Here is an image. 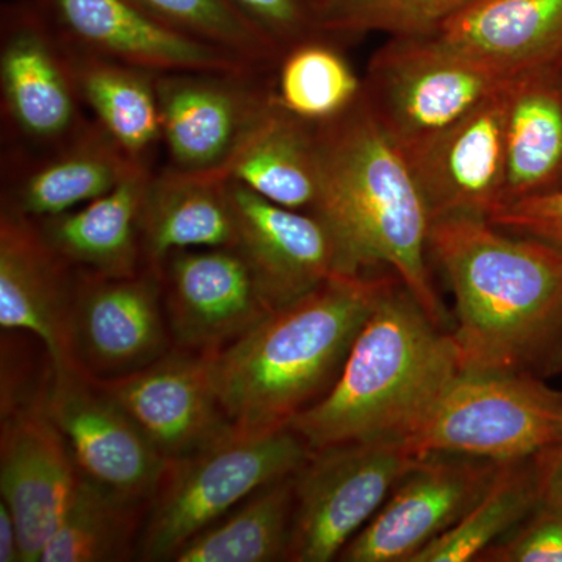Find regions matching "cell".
I'll return each instance as SVG.
<instances>
[{
    "label": "cell",
    "mask_w": 562,
    "mask_h": 562,
    "mask_svg": "<svg viewBox=\"0 0 562 562\" xmlns=\"http://www.w3.org/2000/svg\"><path fill=\"white\" fill-rule=\"evenodd\" d=\"M428 251L452 288L461 373L562 372V250L462 216L432 222Z\"/></svg>",
    "instance_id": "cell-1"
},
{
    "label": "cell",
    "mask_w": 562,
    "mask_h": 562,
    "mask_svg": "<svg viewBox=\"0 0 562 562\" xmlns=\"http://www.w3.org/2000/svg\"><path fill=\"white\" fill-rule=\"evenodd\" d=\"M319 198L312 213L330 228L347 276L394 272L439 327L450 314L428 268L431 216L403 151L364 98L335 120L314 124Z\"/></svg>",
    "instance_id": "cell-2"
},
{
    "label": "cell",
    "mask_w": 562,
    "mask_h": 562,
    "mask_svg": "<svg viewBox=\"0 0 562 562\" xmlns=\"http://www.w3.org/2000/svg\"><path fill=\"white\" fill-rule=\"evenodd\" d=\"M394 276L333 277L211 353L214 386L236 430L288 427L319 402L338 380L355 339Z\"/></svg>",
    "instance_id": "cell-3"
},
{
    "label": "cell",
    "mask_w": 562,
    "mask_h": 562,
    "mask_svg": "<svg viewBox=\"0 0 562 562\" xmlns=\"http://www.w3.org/2000/svg\"><path fill=\"white\" fill-rule=\"evenodd\" d=\"M461 375L452 331L392 277L330 391L288 427L317 452L362 441L406 442Z\"/></svg>",
    "instance_id": "cell-4"
},
{
    "label": "cell",
    "mask_w": 562,
    "mask_h": 562,
    "mask_svg": "<svg viewBox=\"0 0 562 562\" xmlns=\"http://www.w3.org/2000/svg\"><path fill=\"white\" fill-rule=\"evenodd\" d=\"M313 450L291 427L235 430L187 460L171 462L150 501L138 560L173 561L199 532L261 487L294 475Z\"/></svg>",
    "instance_id": "cell-5"
},
{
    "label": "cell",
    "mask_w": 562,
    "mask_h": 562,
    "mask_svg": "<svg viewBox=\"0 0 562 562\" xmlns=\"http://www.w3.org/2000/svg\"><path fill=\"white\" fill-rule=\"evenodd\" d=\"M561 441L562 391L524 373H461L405 446L417 458L508 462Z\"/></svg>",
    "instance_id": "cell-6"
},
{
    "label": "cell",
    "mask_w": 562,
    "mask_h": 562,
    "mask_svg": "<svg viewBox=\"0 0 562 562\" xmlns=\"http://www.w3.org/2000/svg\"><path fill=\"white\" fill-rule=\"evenodd\" d=\"M513 77L487 68L435 35L390 36L362 76V98L402 151L464 117Z\"/></svg>",
    "instance_id": "cell-7"
},
{
    "label": "cell",
    "mask_w": 562,
    "mask_h": 562,
    "mask_svg": "<svg viewBox=\"0 0 562 562\" xmlns=\"http://www.w3.org/2000/svg\"><path fill=\"white\" fill-rule=\"evenodd\" d=\"M2 151L43 154L88 131L69 47L36 0L0 10Z\"/></svg>",
    "instance_id": "cell-8"
},
{
    "label": "cell",
    "mask_w": 562,
    "mask_h": 562,
    "mask_svg": "<svg viewBox=\"0 0 562 562\" xmlns=\"http://www.w3.org/2000/svg\"><path fill=\"white\" fill-rule=\"evenodd\" d=\"M166 165L228 180L235 161L279 105L276 69L188 70L157 76Z\"/></svg>",
    "instance_id": "cell-9"
},
{
    "label": "cell",
    "mask_w": 562,
    "mask_h": 562,
    "mask_svg": "<svg viewBox=\"0 0 562 562\" xmlns=\"http://www.w3.org/2000/svg\"><path fill=\"white\" fill-rule=\"evenodd\" d=\"M419 460L402 441L349 442L313 452L294 475L288 561L338 560Z\"/></svg>",
    "instance_id": "cell-10"
},
{
    "label": "cell",
    "mask_w": 562,
    "mask_h": 562,
    "mask_svg": "<svg viewBox=\"0 0 562 562\" xmlns=\"http://www.w3.org/2000/svg\"><path fill=\"white\" fill-rule=\"evenodd\" d=\"M172 347L158 269L146 266L127 277L79 271L63 366L92 382H110L147 368Z\"/></svg>",
    "instance_id": "cell-11"
},
{
    "label": "cell",
    "mask_w": 562,
    "mask_h": 562,
    "mask_svg": "<svg viewBox=\"0 0 562 562\" xmlns=\"http://www.w3.org/2000/svg\"><path fill=\"white\" fill-rule=\"evenodd\" d=\"M44 405L83 479L125 501L150 503L171 462L110 395L74 369L52 364Z\"/></svg>",
    "instance_id": "cell-12"
},
{
    "label": "cell",
    "mask_w": 562,
    "mask_h": 562,
    "mask_svg": "<svg viewBox=\"0 0 562 562\" xmlns=\"http://www.w3.org/2000/svg\"><path fill=\"white\" fill-rule=\"evenodd\" d=\"M501 462L462 454L420 458L371 522L339 554L346 562H409L487 491Z\"/></svg>",
    "instance_id": "cell-13"
},
{
    "label": "cell",
    "mask_w": 562,
    "mask_h": 562,
    "mask_svg": "<svg viewBox=\"0 0 562 562\" xmlns=\"http://www.w3.org/2000/svg\"><path fill=\"white\" fill-rule=\"evenodd\" d=\"M94 383L169 462L194 457L236 430L214 386L211 353L172 347L138 372Z\"/></svg>",
    "instance_id": "cell-14"
},
{
    "label": "cell",
    "mask_w": 562,
    "mask_h": 562,
    "mask_svg": "<svg viewBox=\"0 0 562 562\" xmlns=\"http://www.w3.org/2000/svg\"><path fill=\"white\" fill-rule=\"evenodd\" d=\"M158 271L173 347L216 353L272 313L236 247L173 251Z\"/></svg>",
    "instance_id": "cell-15"
},
{
    "label": "cell",
    "mask_w": 562,
    "mask_h": 562,
    "mask_svg": "<svg viewBox=\"0 0 562 562\" xmlns=\"http://www.w3.org/2000/svg\"><path fill=\"white\" fill-rule=\"evenodd\" d=\"M509 81L446 131L416 149L403 151L431 222L462 216L487 220L501 205Z\"/></svg>",
    "instance_id": "cell-16"
},
{
    "label": "cell",
    "mask_w": 562,
    "mask_h": 562,
    "mask_svg": "<svg viewBox=\"0 0 562 562\" xmlns=\"http://www.w3.org/2000/svg\"><path fill=\"white\" fill-rule=\"evenodd\" d=\"M74 49L155 74L271 69L161 24L128 0H36Z\"/></svg>",
    "instance_id": "cell-17"
},
{
    "label": "cell",
    "mask_w": 562,
    "mask_h": 562,
    "mask_svg": "<svg viewBox=\"0 0 562 562\" xmlns=\"http://www.w3.org/2000/svg\"><path fill=\"white\" fill-rule=\"evenodd\" d=\"M227 188L238 232L236 249L272 312L333 277L347 276L338 243L317 214L284 209L233 179Z\"/></svg>",
    "instance_id": "cell-18"
},
{
    "label": "cell",
    "mask_w": 562,
    "mask_h": 562,
    "mask_svg": "<svg viewBox=\"0 0 562 562\" xmlns=\"http://www.w3.org/2000/svg\"><path fill=\"white\" fill-rule=\"evenodd\" d=\"M44 397L0 412V492L16 520L22 562H40L79 479Z\"/></svg>",
    "instance_id": "cell-19"
},
{
    "label": "cell",
    "mask_w": 562,
    "mask_h": 562,
    "mask_svg": "<svg viewBox=\"0 0 562 562\" xmlns=\"http://www.w3.org/2000/svg\"><path fill=\"white\" fill-rule=\"evenodd\" d=\"M0 211L40 221L101 198L135 172L98 124L76 139L43 154L2 151Z\"/></svg>",
    "instance_id": "cell-20"
},
{
    "label": "cell",
    "mask_w": 562,
    "mask_h": 562,
    "mask_svg": "<svg viewBox=\"0 0 562 562\" xmlns=\"http://www.w3.org/2000/svg\"><path fill=\"white\" fill-rule=\"evenodd\" d=\"M79 271L41 235L35 222L0 211V327L32 335L65 364V333Z\"/></svg>",
    "instance_id": "cell-21"
},
{
    "label": "cell",
    "mask_w": 562,
    "mask_h": 562,
    "mask_svg": "<svg viewBox=\"0 0 562 562\" xmlns=\"http://www.w3.org/2000/svg\"><path fill=\"white\" fill-rule=\"evenodd\" d=\"M431 35L514 77L562 58V0H472Z\"/></svg>",
    "instance_id": "cell-22"
},
{
    "label": "cell",
    "mask_w": 562,
    "mask_h": 562,
    "mask_svg": "<svg viewBox=\"0 0 562 562\" xmlns=\"http://www.w3.org/2000/svg\"><path fill=\"white\" fill-rule=\"evenodd\" d=\"M154 172H135L79 209L33 222L52 249L77 271L135 276L146 268L140 210Z\"/></svg>",
    "instance_id": "cell-23"
},
{
    "label": "cell",
    "mask_w": 562,
    "mask_h": 562,
    "mask_svg": "<svg viewBox=\"0 0 562 562\" xmlns=\"http://www.w3.org/2000/svg\"><path fill=\"white\" fill-rule=\"evenodd\" d=\"M505 133L501 205L562 187V58L513 77Z\"/></svg>",
    "instance_id": "cell-24"
},
{
    "label": "cell",
    "mask_w": 562,
    "mask_h": 562,
    "mask_svg": "<svg viewBox=\"0 0 562 562\" xmlns=\"http://www.w3.org/2000/svg\"><path fill=\"white\" fill-rule=\"evenodd\" d=\"M227 181L183 176L168 168L151 173L140 210L146 266L160 268L173 251L236 247L238 232Z\"/></svg>",
    "instance_id": "cell-25"
},
{
    "label": "cell",
    "mask_w": 562,
    "mask_h": 562,
    "mask_svg": "<svg viewBox=\"0 0 562 562\" xmlns=\"http://www.w3.org/2000/svg\"><path fill=\"white\" fill-rule=\"evenodd\" d=\"M68 47L80 98L92 121L133 165L157 171L162 150L158 74Z\"/></svg>",
    "instance_id": "cell-26"
},
{
    "label": "cell",
    "mask_w": 562,
    "mask_h": 562,
    "mask_svg": "<svg viewBox=\"0 0 562 562\" xmlns=\"http://www.w3.org/2000/svg\"><path fill=\"white\" fill-rule=\"evenodd\" d=\"M231 179L284 209L313 211L321 181L314 124L279 102L233 165Z\"/></svg>",
    "instance_id": "cell-27"
},
{
    "label": "cell",
    "mask_w": 562,
    "mask_h": 562,
    "mask_svg": "<svg viewBox=\"0 0 562 562\" xmlns=\"http://www.w3.org/2000/svg\"><path fill=\"white\" fill-rule=\"evenodd\" d=\"M294 475L254 492L194 536L173 562L288 561L294 524Z\"/></svg>",
    "instance_id": "cell-28"
},
{
    "label": "cell",
    "mask_w": 562,
    "mask_h": 562,
    "mask_svg": "<svg viewBox=\"0 0 562 562\" xmlns=\"http://www.w3.org/2000/svg\"><path fill=\"white\" fill-rule=\"evenodd\" d=\"M149 505L110 494L79 473L61 522L40 562L138 560L140 531Z\"/></svg>",
    "instance_id": "cell-29"
},
{
    "label": "cell",
    "mask_w": 562,
    "mask_h": 562,
    "mask_svg": "<svg viewBox=\"0 0 562 562\" xmlns=\"http://www.w3.org/2000/svg\"><path fill=\"white\" fill-rule=\"evenodd\" d=\"M539 506L535 457L501 462L482 498L409 562L476 561Z\"/></svg>",
    "instance_id": "cell-30"
},
{
    "label": "cell",
    "mask_w": 562,
    "mask_h": 562,
    "mask_svg": "<svg viewBox=\"0 0 562 562\" xmlns=\"http://www.w3.org/2000/svg\"><path fill=\"white\" fill-rule=\"evenodd\" d=\"M276 92L292 116L322 124L355 105L362 94V77L344 54L341 41L321 36L297 44L280 58Z\"/></svg>",
    "instance_id": "cell-31"
},
{
    "label": "cell",
    "mask_w": 562,
    "mask_h": 562,
    "mask_svg": "<svg viewBox=\"0 0 562 562\" xmlns=\"http://www.w3.org/2000/svg\"><path fill=\"white\" fill-rule=\"evenodd\" d=\"M173 31L277 69L280 55L232 0H128Z\"/></svg>",
    "instance_id": "cell-32"
},
{
    "label": "cell",
    "mask_w": 562,
    "mask_h": 562,
    "mask_svg": "<svg viewBox=\"0 0 562 562\" xmlns=\"http://www.w3.org/2000/svg\"><path fill=\"white\" fill-rule=\"evenodd\" d=\"M472 0H319L321 29L341 41L368 33L431 35Z\"/></svg>",
    "instance_id": "cell-33"
},
{
    "label": "cell",
    "mask_w": 562,
    "mask_h": 562,
    "mask_svg": "<svg viewBox=\"0 0 562 562\" xmlns=\"http://www.w3.org/2000/svg\"><path fill=\"white\" fill-rule=\"evenodd\" d=\"M232 2L271 43L280 58L297 44L327 36L321 29L319 0H232Z\"/></svg>",
    "instance_id": "cell-34"
},
{
    "label": "cell",
    "mask_w": 562,
    "mask_h": 562,
    "mask_svg": "<svg viewBox=\"0 0 562 562\" xmlns=\"http://www.w3.org/2000/svg\"><path fill=\"white\" fill-rule=\"evenodd\" d=\"M484 562H562V514L539 505L501 541L480 554Z\"/></svg>",
    "instance_id": "cell-35"
},
{
    "label": "cell",
    "mask_w": 562,
    "mask_h": 562,
    "mask_svg": "<svg viewBox=\"0 0 562 562\" xmlns=\"http://www.w3.org/2000/svg\"><path fill=\"white\" fill-rule=\"evenodd\" d=\"M486 221L502 231L562 250V187L497 206Z\"/></svg>",
    "instance_id": "cell-36"
},
{
    "label": "cell",
    "mask_w": 562,
    "mask_h": 562,
    "mask_svg": "<svg viewBox=\"0 0 562 562\" xmlns=\"http://www.w3.org/2000/svg\"><path fill=\"white\" fill-rule=\"evenodd\" d=\"M539 505L562 514V441L535 454Z\"/></svg>",
    "instance_id": "cell-37"
},
{
    "label": "cell",
    "mask_w": 562,
    "mask_h": 562,
    "mask_svg": "<svg viewBox=\"0 0 562 562\" xmlns=\"http://www.w3.org/2000/svg\"><path fill=\"white\" fill-rule=\"evenodd\" d=\"M0 562H22L16 520L3 501H0Z\"/></svg>",
    "instance_id": "cell-38"
}]
</instances>
